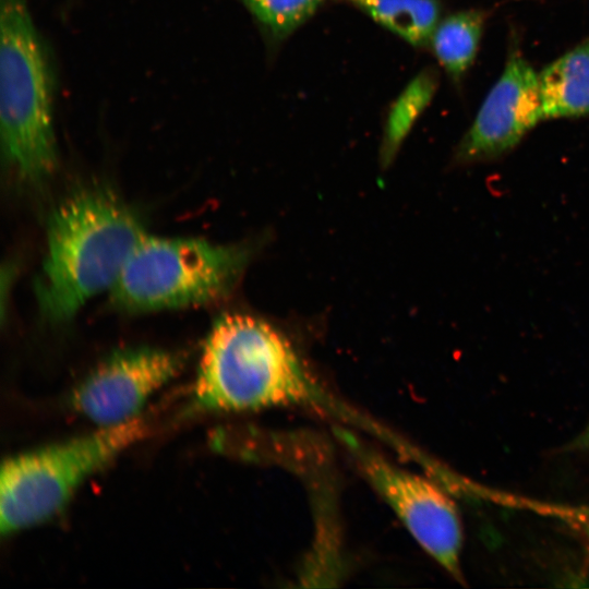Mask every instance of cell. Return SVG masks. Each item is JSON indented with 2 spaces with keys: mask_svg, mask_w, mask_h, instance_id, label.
I'll list each match as a JSON object with an SVG mask.
<instances>
[{
  "mask_svg": "<svg viewBox=\"0 0 589 589\" xmlns=\"http://www.w3.org/2000/svg\"><path fill=\"white\" fill-rule=\"evenodd\" d=\"M145 235L131 211L106 191L84 190L65 199L48 219L35 284L44 316L68 321L91 298L110 291Z\"/></svg>",
  "mask_w": 589,
  "mask_h": 589,
  "instance_id": "6da1fadb",
  "label": "cell"
},
{
  "mask_svg": "<svg viewBox=\"0 0 589 589\" xmlns=\"http://www.w3.org/2000/svg\"><path fill=\"white\" fill-rule=\"evenodd\" d=\"M325 401L292 345L272 324L245 313H227L214 323L194 385L199 408L243 411Z\"/></svg>",
  "mask_w": 589,
  "mask_h": 589,
  "instance_id": "7a4b0ae2",
  "label": "cell"
},
{
  "mask_svg": "<svg viewBox=\"0 0 589 589\" xmlns=\"http://www.w3.org/2000/svg\"><path fill=\"white\" fill-rule=\"evenodd\" d=\"M0 31L3 155L21 180L41 184L58 163L51 75L26 0H1Z\"/></svg>",
  "mask_w": 589,
  "mask_h": 589,
  "instance_id": "3957f363",
  "label": "cell"
},
{
  "mask_svg": "<svg viewBox=\"0 0 589 589\" xmlns=\"http://www.w3.org/2000/svg\"><path fill=\"white\" fill-rule=\"evenodd\" d=\"M249 260L241 245L145 235L111 288L129 312L203 305L226 297Z\"/></svg>",
  "mask_w": 589,
  "mask_h": 589,
  "instance_id": "277c9868",
  "label": "cell"
},
{
  "mask_svg": "<svg viewBox=\"0 0 589 589\" xmlns=\"http://www.w3.org/2000/svg\"><path fill=\"white\" fill-rule=\"evenodd\" d=\"M140 418L7 459L0 473V530L10 534L59 513L89 476L141 440Z\"/></svg>",
  "mask_w": 589,
  "mask_h": 589,
  "instance_id": "5b68a950",
  "label": "cell"
},
{
  "mask_svg": "<svg viewBox=\"0 0 589 589\" xmlns=\"http://www.w3.org/2000/svg\"><path fill=\"white\" fill-rule=\"evenodd\" d=\"M350 444L365 474L411 536L446 572L461 581L462 530L453 500L426 478L392 465L357 442Z\"/></svg>",
  "mask_w": 589,
  "mask_h": 589,
  "instance_id": "8992f818",
  "label": "cell"
},
{
  "mask_svg": "<svg viewBox=\"0 0 589 589\" xmlns=\"http://www.w3.org/2000/svg\"><path fill=\"white\" fill-rule=\"evenodd\" d=\"M182 357L157 348L115 352L71 395V406L100 426L131 421L182 368Z\"/></svg>",
  "mask_w": 589,
  "mask_h": 589,
  "instance_id": "52a82bcc",
  "label": "cell"
},
{
  "mask_svg": "<svg viewBox=\"0 0 589 589\" xmlns=\"http://www.w3.org/2000/svg\"><path fill=\"white\" fill-rule=\"evenodd\" d=\"M543 119L539 75L514 51L457 148L460 161L496 157Z\"/></svg>",
  "mask_w": 589,
  "mask_h": 589,
  "instance_id": "ba28073f",
  "label": "cell"
},
{
  "mask_svg": "<svg viewBox=\"0 0 589 589\" xmlns=\"http://www.w3.org/2000/svg\"><path fill=\"white\" fill-rule=\"evenodd\" d=\"M544 118L589 113V39L546 67L539 75Z\"/></svg>",
  "mask_w": 589,
  "mask_h": 589,
  "instance_id": "9c48e42d",
  "label": "cell"
},
{
  "mask_svg": "<svg viewBox=\"0 0 589 589\" xmlns=\"http://www.w3.org/2000/svg\"><path fill=\"white\" fill-rule=\"evenodd\" d=\"M410 45H426L438 24V0H346Z\"/></svg>",
  "mask_w": 589,
  "mask_h": 589,
  "instance_id": "30bf717a",
  "label": "cell"
},
{
  "mask_svg": "<svg viewBox=\"0 0 589 589\" xmlns=\"http://www.w3.org/2000/svg\"><path fill=\"white\" fill-rule=\"evenodd\" d=\"M484 13L468 10L445 17L431 37L432 49L447 73L458 80L472 63L482 34Z\"/></svg>",
  "mask_w": 589,
  "mask_h": 589,
  "instance_id": "8fae6325",
  "label": "cell"
},
{
  "mask_svg": "<svg viewBox=\"0 0 589 589\" xmlns=\"http://www.w3.org/2000/svg\"><path fill=\"white\" fill-rule=\"evenodd\" d=\"M437 73L425 68L418 73L393 103L384 128L381 160L387 166L423 110L431 103L437 87Z\"/></svg>",
  "mask_w": 589,
  "mask_h": 589,
  "instance_id": "7c38bea8",
  "label": "cell"
},
{
  "mask_svg": "<svg viewBox=\"0 0 589 589\" xmlns=\"http://www.w3.org/2000/svg\"><path fill=\"white\" fill-rule=\"evenodd\" d=\"M272 41H281L306 22L326 0H240Z\"/></svg>",
  "mask_w": 589,
  "mask_h": 589,
  "instance_id": "4fadbf2b",
  "label": "cell"
},
{
  "mask_svg": "<svg viewBox=\"0 0 589 589\" xmlns=\"http://www.w3.org/2000/svg\"><path fill=\"white\" fill-rule=\"evenodd\" d=\"M567 449L589 452V424L567 445Z\"/></svg>",
  "mask_w": 589,
  "mask_h": 589,
  "instance_id": "5bb4252c",
  "label": "cell"
}]
</instances>
